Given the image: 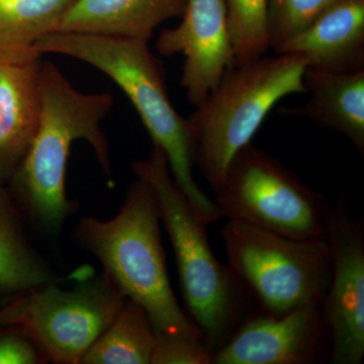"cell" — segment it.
Listing matches in <instances>:
<instances>
[{"instance_id": "6da1fadb", "label": "cell", "mask_w": 364, "mask_h": 364, "mask_svg": "<svg viewBox=\"0 0 364 364\" xmlns=\"http://www.w3.org/2000/svg\"><path fill=\"white\" fill-rule=\"evenodd\" d=\"M39 98L35 138L9 182L11 196L23 218L41 234L56 239L78 208L66 193L72 144L78 140L90 144L111 181V152L102 123L111 111L114 98L109 93L76 90L50 61H41Z\"/></svg>"}, {"instance_id": "7a4b0ae2", "label": "cell", "mask_w": 364, "mask_h": 364, "mask_svg": "<svg viewBox=\"0 0 364 364\" xmlns=\"http://www.w3.org/2000/svg\"><path fill=\"white\" fill-rule=\"evenodd\" d=\"M36 49L41 55L80 60L109 76L130 100L153 144L164 153L177 186L196 213L208 225L223 218L217 203L196 183L188 119L170 102L161 66L148 42L56 32L40 40Z\"/></svg>"}, {"instance_id": "3957f363", "label": "cell", "mask_w": 364, "mask_h": 364, "mask_svg": "<svg viewBox=\"0 0 364 364\" xmlns=\"http://www.w3.org/2000/svg\"><path fill=\"white\" fill-rule=\"evenodd\" d=\"M160 224L154 191L136 177L114 218H81L74 237L100 261L105 274L124 298L142 306L156 334L203 337L172 291Z\"/></svg>"}, {"instance_id": "277c9868", "label": "cell", "mask_w": 364, "mask_h": 364, "mask_svg": "<svg viewBox=\"0 0 364 364\" xmlns=\"http://www.w3.org/2000/svg\"><path fill=\"white\" fill-rule=\"evenodd\" d=\"M133 170L154 191L176 255L186 314L214 353L256 313L255 306L228 264L215 257L208 225L177 186L162 150L154 146L149 156L134 163Z\"/></svg>"}, {"instance_id": "5b68a950", "label": "cell", "mask_w": 364, "mask_h": 364, "mask_svg": "<svg viewBox=\"0 0 364 364\" xmlns=\"http://www.w3.org/2000/svg\"><path fill=\"white\" fill-rule=\"evenodd\" d=\"M308 63L294 54H277L235 64L189 117L195 166L213 191L221 188L230 162L273 107L291 95L306 93Z\"/></svg>"}, {"instance_id": "8992f818", "label": "cell", "mask_w": 364, "mask_h": 364, "mask_svg": "<svg viewBox=\"0 0 364 364\" xmlns=\"http://www.w3.org/2000/svg\"><path fill=\"white\" fill-rule=\"evenodd\" d=\"M221 235L228 267L256 312L279 316L324 301L332 274L326 238L298 240L234 219Z\"/></svg>"}, {"instance_id": "52a82bcc", "label": "cell", "mask_w": 364, "mask_h": 364, "mask_svg": "<svg viewBox=\"0 0 364 364\" xmlns=\"http://www.w3.org/2000/svg\"><path fill=\"white\" fill-rule=\"evenodd\" d=\"M223 217L298 239H325L330 208L324 196L252 142L230 162L215 193Z\"/></svg>"}, {"instance_id": "ba28073f", "label": "cell", "mask_w": 364, "mask_h": 364, "mask_svg": "<svg viewBox=\"0 0 364 364\" xmlns=\"http://www.w3.org/2000/svg\"><path fill=\"white\" fill-rule=\"evenodd\" d=\"M51 282L28 294L23 327L48 360L81 363L112 324L126 298L104 272L80 280L71 289Z\"/></svg>"}, {"instance_id": "9c48e42d", "label": "cell", "mask_w": 364, "mask_h": 364, "mask_svg": "<svg viewBox=\"0 0 364 364\" xmlns=\"http://www.w3.org/2000/svg\"><path fill=\"white\" fill-rule=\"evenodd\" d=\"M326 240L332 274L322 306L331 331L329 363L361 364L364 359V223L349 214L346 200L331 205Z\"/></svg>"}, {"instance_id": "30bf717a", "label": "cell", "mask_w": 364, "mask_h": 364, "mask_svg": "<svg viewBox=\"0 0 364 364\" xmlns=\"http://www.w3.org/2000/svg\"><path fill=\"white\" fill-rule=\"evenodd\" d=\"M322 304L284 315L254 313L213 353L212 364H322L331 358Z\"/></svg>"}, {"instance_id": "8fae6325", "label": "cell", "mask_w": 364, "mask_h": 364, "mask_svg": "<svg viewBox=\"0 0 364 364\" xmlns=\"http://www.w3.org/2000/svg\"><path fill=\"white\" fill-rule=\"evenodd\" d=\"M162 56H184L182 87L198 107L235 65L225 0H188L176 28H165L156 43Z\"/></svg>"}, {"instance_id": "7c38bea8", "label": "cell", "mask_w": 364, "mask_h": 364, "mask_svg": "<svg viewBox=\"0 0 364 364\" xmlns=\"http://www.w3.org/2000/svg\"><path fill=\"white\" fill-rule=\"evenodd\" d=\"M274 51L299 55L310 68H364V0H338Z\"/></svg>"}, {"instance_id": "4fadbf2b", "label": "cell", "mask_w": 364, "mask_h": 364, "mask_svg": "<svg viewBox=\"0 0 364 364\" xmlns=\"http://www.w3.org/2000/svg\"><path fill=\"white\" fill-rule=\"evenodd\" d=\"M188 0H75L58 32L148 42L158 26L181 18Z\"/></svg>"}, {"instance_id": "5bb4252c", "label": "cell", "mask_w": 364, "mask_h": 364, "mask_svg": "<svg viewBox=\"0 0 364 364\" xmlns=\"http://www.w3.org/2000/svg\"><path fill=\"white\" fill-rule=\"evenodd\" d=\"M41 61L0 63V186L16 173L37 132Z\"/></svg>"}, {"instance_id": "9a60e30c", "label": "cell", "mask_w": 364, "mask_h": 364, "mask_svg": "<svg viewBox=\"0 0 364 364\" xmlns=\"http://www.w3.org/2000/svg\"><path fill=\"white\" fill-rule=\"evenodd\" d=\"M308 102L303 116L339 132L364 155V68L326 70L306 67Z\"/></svg>"}, {"instance_id": "2e32d148", "label": "cell", "mask_w": 364, "mask_h": 364, "mask_svg": "<svg viewBox=\"0 0 364 364\" xmlns=\"http://www.w3.org/2000/svg\"><path fill=\"white\" fill-rule=\"evenodd\" d=\"M75 0H0V63L40 61L36 45L59 26Z\"/></svg>"}, {"instance_id": "e0dca14e", "label": "cell", "mask_w": 364, "mask_h": 364, "mask_svg": "<svg viewBox=\"0 0 364 364\" xmlns=\"http://www.w3.org/2000/svg\"><path fill=\"white\" fill-rule=\"evenodd\" d=\"M60 280L28 241L23 215L0 186V293L23 296Z\"/></svg>"}, {"instance_id": "ac0fdd59", "label": "cell", "mask_w": 364, "mask_h": 364, "mask_svg": "<svg viewBox=\"0 0 364 364\" xmlns=\"http://www.w3.org/2000/svg\"><path fill=\"white\" fill-rule=\"evenodd\" d=\"M156 331L142 306L126 299L112 324L85 354L82 364H151Z\"/></svg>"}, {"instance_id": "d6986e66", "label": "cell", "mask_w": 364, "mask_h": 364, "mask_svg": "<svg viewBox=\"0 0 364 364\" xmlns=\"http://www.w3.org/2000/svg\"><path fill=\"white\" fill-rule=\"evenodd\" d=\"M235 64L265 56L270 49L268 0H225Z\"/></svg>"}, {"instance_id": "ffe728a7", "label": "cell", "mask_w": 364, "mask_h": 364, "mask_svg": "<svg viewBox=\"0 0 364 364\" xmlns=\"http://www.w3.org/2000/svg\"><path fill=\"white\" fill-rule=\"evenodd\" d=\"M338 0H268L270 49L305 30L317 16Z\"/></svg>"}, {"instance_id": "44dd1931", "label": "cell", "mask_w": 364, "mask_h": 364, "mask_svg": "<svg viewBox=\"0 0 364 364\" xmlns=\"http://www.w3.org/2000/svg\"><path fill=\"white\" fill-rule=\"evenodd\" d=\"M156 335L151 364H212L213 353L203 337Z\"/></svg>"}, {"instance_id": "7402d4cb", "label": "cell", "mask_w": 364, "mask_h": 364, "mask_svg": "<svg viewBox=\"0 0 364 364\" xmlns=\"http://www.w3.org/2000/svg\"><path fill=\"white\" fill-rule=\"evenodd\" d=\"M44 352L23 325L7 326L0 332V364L47 363Z\"/></svg>"}, {"instance_id": "603a6c76", "label": "cell", "mask_w": 364, "mask_h": 364, "mask_svg": "<svg viewBox=\"0 0 364 364\" xmlns=\"http://www.w3.org/2000/svg\"><path fill=\"white\" fill-rule=\"evenodd\" d=\"M28 294H23L0 308V328L23 324L28 309Z\"/></svg>"}, {"instance_id": "cb8c5ba5", "label": "cell", "mask_w": 364, "mask_h": 364, "mask_svg": "<svg viewBox=\"0 0 364 364\" xmlns=\"http://www.w3.org/2000/svg\"><path fill=\"white\" fill-rule=\"evenodd\" d=\"M16 298V296H9V298L0 299V308H2V306L7 305L9 303H11V301Z\"/></svg>"}]
</instances>
